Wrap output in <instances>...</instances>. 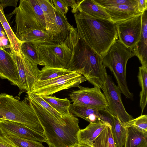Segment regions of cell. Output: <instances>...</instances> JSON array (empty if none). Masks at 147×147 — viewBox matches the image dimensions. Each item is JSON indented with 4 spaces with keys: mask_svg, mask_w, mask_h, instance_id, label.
Returning <instances> with one entry per match:
<instances>
[{
    "mask_svg": "<svg viewBox=\"0 0 147 147\" xmlns=\"http://www.w3.org/2000/svg\"><path fill=\"white\" fill-rule=\"evenodd\" d=\"M64 42L72 51L65 69L80 74L94 86L101 89L108 75L102 56L79 37L77 28L73 26Z\"/></svg>",
    "mask_w": 147,
    "mask_h": 147,
    "instance_id": "obj_1",
    "label": "cell"
},
{
    "mask_svg": "<svg viewBox=\"0 0 147 147\" xmlns=\"http://www.w3.org/2000/svg\"><path fill=\"white\" fill-rule=\"evenodd\" d=\"M31 107L43 129L49 147H72L79 143L78 118L70 113L59 120L28 96Z\"/></svg>",
    "mask_w": 147,
    "mask_h": 147,
    "instance_id": "obj_2",
    "label": "cell"
},
{
    "mask_svg": "<svg viewBox=\"0 0 147 147\" xmlns=\"http://www.w3.org/2000/svg\"><path fill=\"white\" fill-rule=\"evenodd\" d=\"M74 16L78 35L100 55L118 39L115 24L111 21L94 18L78 10Z\"/></svg>",
    "mask_w": 147,
    "mask_h": 147,
    "instance_id": "obj_3",
    "label": "cell"
},
{
    "mask_svg": "<svg viewBox=\"0 0 147 147\" xmlns=\"http://www.w3.org/2000/svg\"><path fill=\"white\" fill-rule=\"evenodd\" d=\"M0 119L21 123L46 137L27 97L20 101L16 97L5 93L0 94Z\"/></svg>",
    "mask_w": 147,
    "mask_h": 147,
    "instance_id": "obj_4",
    "label": "cell"
},
{
    "mask_svg": "<svg viewBox=\"0 0 147 147\" xmlns=\"http://www.w3.org/2000/svg\"><path fill=\"white\" fill-rule=\"evenodd\" d=\"M134 56L131 51L118 40L102 56L103 64L113 73L121 93L128 99L133 100V94L129 90L126 78L127 62Z\"/></svg>",
    "mask_w": 147,
    "mask_h": 147,
    "instance_id": "obj_5",
    "label": "cell"
},
{
    "mask_svg": "<svg viewBox=\"0 0 147 147\" xmlns=\"http://www.w3.org/2000/svg\"><path fill=\"white\" fill-rule=\"evenodd\" d=\"M12 13L15 15L14 33L18 38L28 30L46 31L43 13L37 0H20L19 6Z\"/></svg>",
    "mask_w": 147,
    "mask_h": 147,
    "instance_id": "obj_6",
    "label": "cell"
},
{
    "mask_svg": "<svg viewBox=\"0 0 147 147\" xmlns=\"http://www.w3.org/2000/svg\"><path fill=\"white\" fill-rule=\"evenodd\" d=\"M31 43L36 46L39 65L65 69L70 60L72 51L65 42Z\"/></svg>",
    "mask_w": 147,
    "mask_h": 147,
    "instance_id": "obj_7",
    "label": "cell"
},
{
    "mask_svg": "<svg viewBox=\"0 0 147 147\" xmlns=\"http://www.w3.org/2000/svg\"><path fill=\"white\" fill-rule=\"evenodd\" d=\"M86 78L76 71L46 80L38 81L33 86L31 92L40 96H49L61 90L78 87L87 81Z\"/></svg>",
    "mask_w": 147,
    "mask_h": 147,
    "instance_id": "obj_8",
    "label": "cell"
},
{
    "mask_svg": "<svg viewBox=\"0 0 147 147\" xmlns=\"http://www.w3.org/2000/svg\"><path fill=\"white\" fill-rule=\"evenodd\" d=\"M101 89L107 102L106 109L113 117L118 118L122 124L134 119L126 111L122 101L120 91L111 76L107 75Z\"/></svg>",
    "mask_w": 147,
    "mask_h": 147,
    "instance_id": "obj_9",
    "label": "cell"
},
{
    "mask_svg": "<svg viewBox=\"0 0 147 147\" xmlns=\"http://www.w3.org/2000/svg\"><path fill=\"white\" fill-rule=\"evenodd\" d=\"M18 69L19 76L18 87L19 96L25 91H31L34 84L38 80L40 70L37 64L28 60L24 55L21 49L17 52H10Z\"/></svg>",
    "mask_w": 147,
    "mask_h": 147,
    "instance_id": "obj_10",
    "label": "cell"
},
{
    "mask_svg": "<svg viewBox=\"0 0 147 147\" xmlns=\"http://www.w3.org/2000/svg\"><path fill=\"white\" fill-rule=\"evenodd\" d=\"M79 89L71 92L69 98L73 104L94 109H106L108 105L100 88L94 86L89 88L79 85Z\"/></svg>",
    "mask_w": 147,
    "mask_h": 147,
    "instance_id": "obj_11",
    "label": "cell"
},
{
    "mask_svg": "<svg viewBox=\"0 0 147 147\" xmlns=\"http://www.w3.org/2000/svg\"><path fill=\"white\" fill-rule=\"evenodd\" d=\"M142 14L115 24L118 40L131 51L140 38Z\"/></svg>",
    "mask_w": 147,
    "mask_h": 147,
    "instance_id": "obj_12",
    "label": "cell"
},
{
    "mask_svg": "<svg viewBox=\"0 0 147 147\" xmlns=\"http://www.w3.org/2000/svg\"><path fill=\"white\" fill-rule=\"evenodd\" d=\"M69 112L75 117L81 118L90 123L101 122L109 125L114 124V117L107 109H99L74 104L69 107Z\"/></svg>",
    "mask_w": 147,
    "mask_h": 147,
    "instance_id": "obj_13",
    "label": "cell"
},
{
    "mask_svg": "<svg viewBox=\"0 0 147 147\" xmlns=\"http://www.w3.org/2000/svg\"><path fill=\"white\" fill-rule=\"evenodd\" d=\"M0 130L3 135H14L20 138L41 142H47L45 137L24 125L16 122L0 119Z\"/></svg>",
    "mask_w": 147,
    "mask_h": 147,
    "instance_id": "obj_14",
    "label": "cell"
},
{
    "mask_svg": "<svg viewBox=\"0 0 147 147\" xmlns=\"http://www.w3.org/2000/svg\"><path fill=\"white\" fill-rule=\"evenodd\" d=\"M0 78L7 79L18 86L20 79L16 65L10 52L4 49H0Z\"/></svg>",
    "mask_w": 147,
    "mask_h": 147,
    "instance_id": "obj_15",
    "label": "cell"
},
{
    "mask_svg": "<svg viewBox=\"0 0 147 147\" xmlns=\"http://www.w3.org/2000/svg\"><path fill=\"white\" fill-rule=\"evenodd\" d=\"M103 8L110 16L111 21L115 24L142 13L138 5L123 4Z\"/></svg>",
    "mask_w": 147,
    "mask_h": 147,
    "instance_id": "obj_16",
    "label": "cell"
},
{
    "mask_svg": "<svg viewBox=\"0 0 147 147\" xmlns=\"http://www.w3.org/2000/svg\"><path fill=\"white\" fill-rule=\"evenodd\" d=\"M142 31L140 38L132 50L139 59L142 67L147 68V10L142 14Z\"/></svg>",
    "mask_w": 147,
    "mask_h": 147,
    "instance_id": "obj_17",
    "label": "cell"
},
{
    "mask_svg": "<svg viewBox=\"0 0 147 147\" xmlns=\"http://www.w3.org/2000/svg\"><path fill=\"white\" fill-rule=\"evenodd\" d=\"M42 10L46 26V31L49 33L53 40H55L56 29L55 20L56 15L55 9L52 0H37Z\"/></svg>",
    "mask_w": 147,
    "mask_h": 147,
    "instance_id": "obj_18",
    "label": "cell"
},
{
    "mask_svg": "<svg viewBox=\"0 0 147 147\" xmlns=\"http://www.w3.org/2000/svg\"><path fill=\"white\" fill-rule=\"evenodd\" d=\"M107 125H109L100 122L90 123L86 128L80 129L77 135L79 143L91 146L96 138Z\"/></svg>",
    "mask_w": 147,
    "mask_h": 147,
    "instance_id": "obj_19",
    "label": "cell"
},
{
    "mask_svg": "<svg viewBox=\"0 0 147 147\" xmlns=\"http://www.w3.org/2000/svg\"><path fill=\"white\" fill-rule=\"evenodd\" d=\"M127 127L124 147H147V132L134 126Z\"/></svg>",
    "mask_w": 147,
    "mask_h": 147,
    "instance_id": "obj_20",
    "label": "cell"
},
{
    "mask_svg": "<svg viewBox=\"0 0 147 147\" xmlns=\"http://www.w3.org/2000/svg\"><path fill=\"white\" fill-rule=\"evenodd\" d=\"M78 10L82 11L94 18L111 20L110 16L104 8L94 0H82L79 4L77 11Z\"/></svg>",
    "mask_w": 147,
    "mask_h": 147,
    "instance_id": "obj_21",
    "label": "cell"
},
{
    "mask_svg": "<svg viewBox=\"0 0 147 147\" xmlns=\"http://www.w3.org/2000/svg\"><path fill=\"white\" fill-rule=\"evenodd\" d=\"M18 39L23 42H57L46 31L36 29L25 31L20 35Z\"/></svg>",
    "mask_w": 147,
    "mask_h": 147,
    "instance_id": "obj_22",
    "label": "cell"
},
{
    "mask_svg": "<svg viewBox=\"0 0 147 147\" xmlns=\"http://www.w3.org/2000/svg\"><path fill=\"white\" fill-rule=\"evenodd\" d=\"M0 21L9 41L11 52L19 51L23 42L17 38L5 17L3 9L0 4Z\"/></svg>",
    "mask_w": 147,
    "mask_h": 147,
    "instance_id": "obj_23",
    "label": "cell"
},
{
    "mask_svg": "<svg viewBox=\"0 0 147 147\" xmlns=\"http://www.w3.org/2000/svg\"><path fill=\"white\" fill-rule=\"evenodd\" d=\"M55 11L56 32L55 40L58 42L61 43L64 42L67 39L72 26L68 22L65 15L61 13L55 9Z\"/></svg>",
    "mask_w": 147,
    "mask_h": 147,
    "instance_id": "obj_24",
    "label": "cell"
},
{
    "mask_svg": "<svg viewBox=\"0 0 147 147\" xmlns=\"http://www.w3.org/2000/svg\"><path fill=\"white\" fill-rule=\"evenodd\" d=\"M41 97L62 115H66L70 113L69 107L71 105V101L67 98H60L52 96Z\"/></svg>",
    "mask_w": 147,
    "mask_h": 147,
    "instance_id": "obj_25",
    "label": "cell"
},
{
    "mask_svg": "<svg viewBox=\"0 0 147 147\" xmlns=\"http://www.w3.org/2000/svg\"><path fill=\"white\" fill-rule=\"evenodd\" d=\"M92 147H116L112 127L107 125L96 138Z\"/></svg>",
    "mask_w": 147,
    "mask_h": 147,
    "instance_id": "obj_26",
    "label": "cell"
},
{
    "mask_svg": "<svg viewBox=\"0 0 147 147\" xmlns=\"http://www.w3.org/2000/svg\"><path fill=\"white\" fill-rule=\"evenodd\" d=\"M138 77L139 84L141 88L140 94V106L142 109V115L147 104V68L142 66L139 67Z\"/></svg>",
    "mask_w": 147,
    "mask_h": 147,
    "instance_id": "obj_27",
    "label": "cell"
},
{
    "mask_svg": "<svg viewBox=\"0 0 147 147\" xmlns=\"http://www.w3.org/2000/svg\"><path fill=\"white\" fill-rule=\"evenodd\" d=\"M113 117L114 124L112 129L116 147H123L127 136V127L118 118Z\"/></svg>",
    "mask_w": 147,
    "mask_h": 147,
    "instance_id": "obj_28",
    "label": "cell"
},
{
    "mask_svg": "<svg viewBox=\"0 0 147 147\" xmlns=\"http://www.w3.org/2000/svg\"><path fill=\"white\" fill-rule=\"evenodd\" d=\"M73 71L65 68L45 66L39 71L38 76V80L40 81L46 80L69 74Z\"/></svg>",
    "mask_w": 147,
    "mask_h": 147,
    "instance_id": "obj_29",
    "label": "cell"
},
{
    "mask_svg": "<svg viewBox=\"0 0 147 147\" xmlns=\"http://www.w3.org/2000/svg\"><path fill=\"white\" fill-rule=\"evenodd\" d=\"M28 96L33 100L57 119L61 120L65 116L59 113L40 96L31 91L26 92Z\"/></svg>",
    "mask_w": 147,
    "mask_h": 147,
    "instance_id": "obj_30",
    "label": "cell"
},
{
    "mask_svg": "<svg viewBox=\"0 0 147 147\" xmlns=\"http://www.w3.org/2000/svg\"><path fill=\"white\" fill-rule=\"evenodd\" d=\"M20 49L24 55L30 61L40 65L35 45L30 42H23Z\"/></svg>",
    "mask_w": 147,
    "mask_h": 147,
    "instance_id": "obj_31",
    "label": "cell"
},
{
    "mask_svg": "<svg viewBox=\"0 0 147 147\" xmlns=\"http://www.w3.org/2000/svg\"><path fill=\"white\" fill-rule=\"evenodd\" d=\"M5 136L20 147H45L39 142L22 138L14 135Z\"/></svg>",
    "mask_w": 147,
    "mask_h": 147,
    "instance_id": "obj_32",
    "label": "cell"
},
{
    "mask_svg": "<svg viewBox=\"0 0 147 147\" xmlns=\"http://www.w3.org/2000/svg\"><path fill=\"white\" fill-rule=\"evenodd\" d=\"M94 1L104 8L123 4L138 5L137 0H94Z\"/></svg>",
    "mask_w": 147,
    "mask_h": 147,
    "instance_id": "obj_33",
    "label": "cell"
},
{
    "mask_svg": "<svg viewBox=\"0 0 147 147\" xmlns=\"http://www.w3.org/2000/svg\"><path fill=\"white\" fill-rule=\"evenodd\" d=\"M125 127L134 126L146 132H147V116L146 115H141L136 119L123 124Z\"/></svg>",
    "mask_w": 147,
    "mask_h": 147,
    "instance_id": "obj_34",
    "label": "cell"
},
{
    "mask_svg": "<svg viewBox=\"0 0 147 147\" xmlns=\"http://www.w3.org/2000/svg\"><path fill=\"white\" fill-rule=\"evenodd\" d=\"M52 1L55 9L65 15L68 11V8L63 0H52Z\"/></svg>",
    "mask_w": 147,
    "mask_h": 147,
    "instance_id": "obj_35",
    "label": "cell"
},
{
    "mask_svg": "<svg viewBox=\"0 0 147 147\" xmlns=\"http://www.w3.org/2000/svg\"><path fill=\"white\" fill-rule=\"evenodd\" d=\"M0 147H20L5 136L0 135Z\"/></svg>",
    "mask_w": 147,
    "mask_h": 147,
    "instance_id": "obj_36",
    "label": "cell"
},
{
    "mask_svg": "<svg viewBox=\"0 0 147 147\" xmlns=\"http://www.w3.org/2000/svg\"><path fill=\"white\" fill-rule=\"evenodd\" d=\"M82 0H63V2L68 7L70 6L72 9V12L75 13L77 11L80 3Z\"/></svg>",
    "mask_w": 147,
    "mask_h": 147,
    "instance_id": "obj_37",
    "label": "cell"
},
{
    "mask_svg": "<svg viewBox=\"0 0 147 147\" xmlns=\"http://www.w3.org/2000/svg\"><path fill=\"white\" fill-rule=\"evenodd\" d=\"M18 1V0H0V4L3 9L9 6L16 7Z\"/></svg>",
    "mask_w": 147,
    "mask_h": 147,
    "instance_id": "obj_38",
    "label": "cell"
},
{
    "mask_svg": "<svg viewBox=\"0 0 147 147\" xmlns=\"http://www.w3.org/2000/svg\"><path fill=\"white\" fill-rule=\"evenodd\" d=\"M137 1L138 8L141 12L147 10V0H137Z\"/></svg>",
    "mask_w": 147,
    "mask_h": 147,
    "instance_id": "obj_39",
    "label": "cell"
},
{
    "mask_svg": "<svg viewBox=\"0 0 147 147\" xmlns=\"http://www.w3.org/2000/svg\"><path fill=\"white\" fill-rule=\"evenodd\" d=\"M7 36L0 21V39L6 38Z\"/></svg>",
    "mask_w": 147,
    "mask_h": 147,
    "instance_id": "obj_40",
    "label": "cell"
},
{
    "mask_svg": "<svg viewBox=\"0 0 147 147\" xmlns=\"http://www.w3.org/2000/svg\"><path fill=\"white\" fill-rule=\"evenodd\" d=\"M72 147H92L91 146L84 144H80L78 143L76 144Z\"/></svg>",
    "mask_w": 147,
    "mask_h": 147,
    "instance_id": "obj_41",
    "label": "cell"
},
{
    "mask_svg": "<svg viewBox=\"0 0 147 147\" xmlns=\"http://www.w3.org/2000/svg\"><path fill=\"white\" fill-rule=\"evenodd\" d=\"M4 49V48L2 46V44H1V40L0 39V49Z\"/></svg>",
    "mask_w": 147,
    "mask_h": 147,
    "instance_id": "obj_42",
    "label": "cell"
},
{
    "mask_svg": "<svg viewBox=\"0 0 147 147\" xmlns=\"http://www.w3.org/2000/svg\"><path fill=\"white\" fill-rule=\"evenodd\" d=\"M2 134L1 131V130H0V135H2Z\"/></svg>",
    "mask_w": 147,
    "mask_h": 147,
    "instance_id": "obj_43",
    "label": "cell"
}]
</instances>
